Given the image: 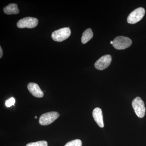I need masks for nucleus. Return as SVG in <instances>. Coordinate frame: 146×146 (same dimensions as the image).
<instances>
[{"label": "nucleus", "instance_id": "nucleus-1", "mask_svg": "<svg viewBox=\"0 0 146 146\" xmlns=\"http://www.w3.org/2000/svg\"><path fill=\"white\" fill-rule=\"evenodd\" d=\"M113 47L117 50H124L129 48L132 44L130 38L126 36H120L115 37L113 41Z\"/></svg>", "mask_w": 146, "mask_h": 146}, {"label": "nucleus", "instance_id": "nucleus-2", "mask_svg": "<svg viewBox=\"0 0 146 146\" xmlns=\"http://www.w3.org/2000/svg\"><path fill=\"white\" fill-rule=\"evenodd\" d=\"M71 33V30L69 27L63 28L53 32L51 36L56 42H61L68 39L70 36Z\"/></svg>", "mask_w": 146, "mask_h": 146}, {"label": "nucleus", "instance_id": "nucleus-3", "mask_svg": "<svg viewBox=\"0 0 146 146\" xmlns=\"http://www.w3.org/2000/svg\"><path fill=\"white\" fill-rule=\"evenodd\" d=\"M132 106L134 112L139 118H142L145 116L146 109L145 104L140 97H138L133 100Z\"/></svg>", "mask_w": 146, "mask_h": 146}, {"label": "nucleus", "instance_id": "nucleus-4", "mask_svg": "<svg viewBox=\"0 0 146 146\" xmlns=\"http://www.w3.org/2000/svg\"><path fill=\"white\" fill-rule=\"evenodd\" d=\"M59 117L57 112H50L44 113L40 116L39 123L42 125H48L54 122Z\"/></svg>", "mask_w": 146, "mask_h": 146}, {"label": "nucleus", "instance_id": "nucleus-5", "mask_svg": "<svg viewBox=\"0 0 146 146\" xmlns=\"http://www.w3.org/2000/svg\"><path fill=\"white\" fill-rule=\"evenodd\" d=\"M145 13V11L143 7H139L133 10L128 16L127 22L128 23H136L142 20Z\"/></svg>", "mask_w": 146, "mask_h": 146}, {"label": "nucleus", "instance_id": "nucleus-6", "mask_svg": "<svg viewBox=\"0 0 146 146\" xmlns=\"http://www.w3.org/2000/svg\"><path fill=\"white\" fill-rule=\"evenodd\" d=\"M38 23V21L36 18L33 17H25L18 21L17 26L20 29L27 28L32 29L35 27Z\"/></svg>", "mask_w": 146, "mask_h": 146}, {"label": "nucleus", "instance_id": "nucleus-7", "mask_svg": "<svg viewBox=\"0 0 146 146\" xmlns=\"http://www.w3.org/2000/svg\"><path fill=\"white\" fill-rule=\"evenodd\" d=\"M112 61V57L109 54L103 56L95 63V67L97 70H103L110 65Z\"/></svg>", "mask_w": 146, "mask_h": 146}, {"label": "nucleus", "instance_id": "nucleus-8", "mask_svg": "<svg viewBox=\"0 0 146 146\" xmlns=\"http://www.w3.org/2000/svg\"><path fill=\"white\" fill-rule=\"evenodd\" d=\"M27 88L33 96L37 98H42L44 96V92L37 84L30 82L28 84Z\"/></svg>", "mask_w": 146, "mask_h": 146}, {"label": "nucleus", "instance_id": "nucleus-9", "mask_svg": "<svg viewBox=\"0 0 146 146\" xmlns=\"http://www.w3.org/2000/svg\"><path fill=\"white\" fill-rule=\"evenodd\" d=\"M93 116L96 122L100 127H104L102 112L99 108H96L93 111Z\"/></svg>", "mask_w": 146, "mask_h": 146}, {"label": "nucleus", "instance_id": "nucleus-10", "mask_svg": "<svg viewBox=\"0 0 146 146\" xmlns=\"http://www.w3.org/2000/svg\"><path fill=\"white\" fill-rule=\"evenodd\" d=\"M4 12L6 14H17L19 13V10L18 7V5L16 4L11 3L4 7Z\"/></svg>", "mask_w": 146, "mask_h": 146}, {"label": "nucleus", "instance_id": "nucleus-11", "mask_svg": "<svg viewBox=\"0 0 146 146\" xmlns=\"http://www.w3.org/2000/svg\"><path fill=\"white\" fill-rule=\"evenodd\" d=\"M93 36H94V34L91 29L90 28L87 29L82 34L81 38L82 43L83 44H86L93 38Z\"/></svg>", "mask_w": 146, "mask_h": 146}, {"label": "nucleus", "instance_id": "nucleus-12", "mask_svg": "<svg viewBox=\"0 0 146 146\" xmlns=\"http://www.w3.org/2000/svg\"><path fill=\"white\" fill-rule=\"evenodd\" d=\"M82 142L80 139H76L67 143L64 146H82Z\"/></svg>", "mask_w": 146, "mask_h": 146}, {"label": "nucleus", "instance_id": "nucleus-13", "mask_svg": "<svg viewBox=\"0 0 146 146\" xmlns=\"http://www.w3.org/2000/svg\"><path fill=\"white\" fill-rule=\"evenodd\" d=\"M26 146H48V143L46 141H39L29 143L27 144Z\"/></svg>", "mask_w": 146, "mask_h": 146}, {"label": "nucleus", "instance_id": "nucleus-14", "mask_svg": "<svg viewBox=\"0 0 146 146\" xmlns=\"http://www.w3.org/2000/svg\"><path fill=\"white\" fill-rule=\"evenodd\" d=\"M15 102H16V100H15V99L14 98H11L9 100L6 101L5 104L6 106L7 107H9L12 106V105L14 106Z\"/></svg>", "mask_w": 146, "mask_h": 146}, {"label": "nucleus", "instance_id": "nucleus-15", "mask_svg": "<svg viewBox=\"0 0 146 146\" xmlns=\"http://www.w3.org/2000/svg\"><path fill=\"white\" fill-rule=\"evenodd\" d=\"M0 52H1V53H0V58H1L3 56V52L2 49L1 47V46L0 47Z\"/></svg>", "mask_w": 146, "mask_h": 146}, {"label": "nucleus", "instance_id": "nucleus-16", "mask_svg": "<svg viewBox=\"0 0 146 146\" xmlns=\"http://www.w3.org/2000/svg\"><path fill=\"white\" fill-rule=\"evenodd\" d=\"M113 41H110V44H113Z\"/></svg>", "mask_w": 146, "mask_h": 146}, {"label": "nucleus", "instance_id": "nucleus-17", "mask_svg": "<svg viewBox=\"0 0 146 146\" xmlns=\"http://www.w3.org/2000/svg\"><path fill=\"white\" fill-rule=\"evenodd\" d=\"M35 119H36V118H37V117H36V116H35Z\"/></svg>", "mask_w": 146, "mask_h": 146}]
</instances>
